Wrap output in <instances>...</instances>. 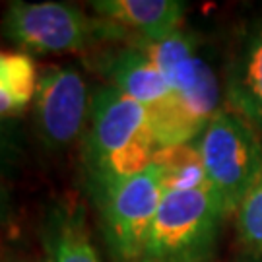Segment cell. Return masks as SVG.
<instances>
[{"label":"cell","mask_w":262,"mask_h":262,"mask_svg":"<svg viewBox=\"0 0 262 262\" xmlns=\"http://www.w3.org/2000/svg\"><path fill=\"white\" fill-rule=\"evenodd\" d=\"M82 161L90 196L95 198L151 165L158 144L148 109L113 85L99 88L90 105Z\"/></svg>","instance_id":"obj_1"},{"label":"cell","mask_w":262,"mask_h":262,"mask_svg":"<svg viewBox=\"0 0 262 262\" xmlns=\"http://www.w3.org/2000/svg\"><path fill=\"white\" fill-rule=\"evenodd\" d=\"M0 29L26 55L84 53L105 41H124L109 21L62 2L14 0L4 10Z\"/></svg>","instance_id":"obj_2"},{"label":"cell","mask_w":262,"mask_h":262,"mask_svg":"<svg viewBox=\"0 0 262 262\" xmlns=\"http://www.w3.org/2000/svg\"><path fill=\"white\" fill-rule=\"evenodd\" d=\"M212 187L165 192L146 243L144 258L159 262H212L224 220Z\"/></svg>","instance_id":"obj_3"},{"label":"cell","mask_w":262,"mask_h":262,"mask_svg":"<svg viewBox=\"0 0 262 262\" xmlns=\"http://www.w3.org/2000/svg\"><path fill=\"white\" fill-rule=\"evenodd\" d=\"M196 146L208 185L220 198L225 215L235 214L262 179V138L241 117L222 109L208 122Z\"/></svg>","instance_id":"obj_4"},{"label":"cell","mask_w":262,"mask_h":262,"mask_svg":"<svg viewBox=\"0 0 262 262\" xmlns=\"http://www.w3.org/2000/svg\"><path fill=\"white\" fill-rule=\"evenodd\" d=\"M163 194L159 169L150 165L94 198L101 215L105 243L117 260L138 262L144 258Z\"/></svg>","instance_id":"obj_5"},{"label":"cell","mask_w":262,"mask_h":262,"mask_svg":"<svg viewBox=\"0 0 262 262\" xmlns=\"http://www.w3.org/2000/svg\"><path fill=\"white\" fill-rule=\"evenodd\" d=\"M132 47L140 49L163 74L188 113L204 126L222 111L224 80L200 53L198 39L181 28L159 41H142Z\"/></svg>","instance_id":"obj_6"},{"label":"cell","mask_w":262,"mask_h":262,"mask_svg":"<svg viewBox=\"0 0 262 262\" xmlns=\"http://www.w3.org/2000/svg\"><path fill=\"white\" fill-rule=\"evenodd\" d=\"M90 92L74 66L51 64L39 72L33 99V122L43 148L62 154L85 134L90 119Z\"/></svg>","instance_id":"obj_7"},{"label":"cell","mask_w":262,"mask_h":262,"mask_svg":"<svg viewBox=\"0 0 262 262\" xmlns=\"http://www.w3.org/2000/svg\"><path fill=\"white\" fill-rule=\"evenodd\" d=\"M224 101L262 138V12L235 28L224 64Z\"/></svg>","instance_id":"obj_8"},{"label":"cell","mask_w":262,"mask_h":262,"mask_svg":"<svg viewBox=\"0 0 262 262\" xmlns=\"http://www.w3.org/2000/svg\"><path fill=\"white\" fill-rule=\"evenodd\" d=\"M97 18L109 21L128 45L159 41L181 29L187 4L179 0H95L90 4Z\"/></svg>","instance_id":"obj_9"},{"label":"cell","mask_w":262,"mask_h":262,"mask_svg":"<svg viewBox=\"0 0 262 262\" xmlns=\"http://www.w3.org/2000/svg\"><path fill=\"white\" fill-rule=\"evenodd\" d=\"M39 237L45 262H101L88 231L85 210L78 200H55L45 210Z\"/></svg>","instance_id":"obj_10"},{"label":"cell","mask_w":262,"mask_h":262,"mask_svg":"<svg viewBox=\"0 0 262 262\" xmlns=\"http://www.w3.org/2000/svg\"><path fill=\"white\" fill-rule=\"evenodd\" d=\"M99 72L111 82L113 88L136 99L146 109L158 107L175 94L158 66L132 45L103 53Z\"/></svg>","instance_id":"obj_11"},{"label":"cell","mask_w":262,"mask_h":262,"mask_svg":"<svg viewBox=\"0 0 262 262\" xmlns=\"http://www.w3.org/2000/svg\"><path fill=\"white\" fill-rule=\"evenodd\" d=\"M39 70L26 53L0 51V117L16 119L33 103Z\"/></svg>","instance_id":"obj_12"},{"label":"cell","mask_w":262,"mask_h":262,"mask_svg":"<svg viewBox=\"0 0 262 262\" xmlns=\"http://www.w3.org/2000/svg\"><path fill=\"white\" fill-rule=\"evenodd\" d=\"M151 165L159 169L165 192H185L208 187L204 161L194 142L158 148Z\"/></svg>","instance_id":"obj_13"},{"label":"cell","mask_w":262,"mask_h":262,"mask_svg":"<svg viewBox=\"0 0 262 262\" xmlns=\"http://www.w3.org/2000/svg\"><path fill=\"white\" fill-rule=\"evenodd\" d=\"M237 239L251 254H262V179L235 212Z\"/></svg>","instance_id":"obj_14"},{"label":"cell","mask_w":262,"mask_h":262,"mask_svg":"<svg viewBox=\"0 0 262 262\" xmlns=\"http://www.w3.org/2000/svg\"><path fill=\"white\" fill-rule=\"evenodd\" d=\"M21 158V130L18 119L0 117V177L8 175Z\"/></svg>","instance_id":"obj_15"},{"label":"cell","mask_w":262,"mask_h":262,"mask_svg":"<svg viewBox=\"0 0 262 262\" xmlns=\"http://www.w3.org/2000/svg\"><path fill=\"white\" fill-rule=\"evenodd\" d=\"M12 215V194L10 188L0 181V229L10 222Z\"/></svg>","instance_id":"obj_16"},{"label":"cell","mask_w":262,"mask_h":262,"mask_svg":"<svg viewBox=\"0 0 262 262\" xmlns=\"http://www.w3.org/2000/svg\"><path fill=\"white\" fill-rule=\"evenodd\" d=\"M231 262H262V256L260 254H251V253H247V254H241V256H237L235 260Z\"/></svg>","instance_id":"obj_17"},{"label":"cell","mask_w":262,"mask_h":262,"mask_svg":"<svg viewBox=\"0 0 262 262\" xmlns=\"http://www.w3.org/2000/svg\"><path fill=\"white\" fill-rule=\"evenodd\" d=\"M138 262H159V260H154V258H140Z\"/></svg>","instance_id":"obj_18"},{"label":"cell","mask_w":262,"mask_h":262,"mask_svg":"<svg viewBox=\"0 0 262 262\" xmlns=\"http://www.w3.org/2000/svg\"><path fill=\"white\" fill-rule=\"evenodd\" d=\"M19 262H26V260H19Z\"/></svg>","instance_id":"obj_19"}]
</instances>
